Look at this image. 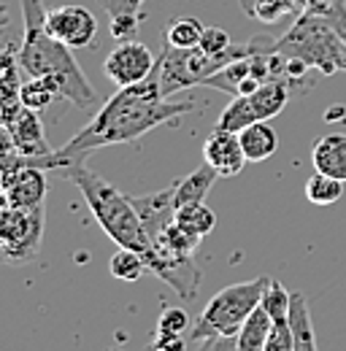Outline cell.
<instances>
[{
  "label": "cell",
  "mask_w": 346,
  "mask_h": 351,
  "mask_svg": "<svg viewBox=\"0 0 346 351\" xmlns=\"http://www.w3.org/2000/svg\"><path fill=\"white\" fill-rule=\"evenodd\" d=\"M346 111L344 108H327L325 111V122H344Z\"/></svg>",
  "instance_id": "obj_35"
},
{
  "label": "cell",
  "mask_w": 346,
  "mask_h": 351,
  "mask_svg": "<svg viewBox=\"0 0 346 351\" xmlns=\"http://www.w3.org/2000/svg\"><path fill=\"white\" fill-rule=\"evenodd\" d=\"M192 108L195 106L189 100L163 97L160 76L157 71H152L143 82L117 89L62 149H54L43 157H22V160L43 171H68L71 165H82L95 149L130 143L165 122L189 114Z\"/></svg>",
  "instance_id": "obj_1"
},
{
  "label": "cell",
  "mask_w": 346,
  "mask_h": 351,
  "mask_svg": "<svg viewBox=\"0 0 346 351\" xmlns=\"http://www.w3.org/2000/svg\"><path fill=\"white\" fill-rule=\"evenodd\" d=\"M216 173L211 165H200V168H195L192 173L187 176V178H181V181H176V195H173V206L176 208H181V206H189V203H203L206 200V195L211 192V186L216 184Z\"/></svg>",
  "instance_id": "obj_15"
},
{
  "label": "cell",
  "mask_w": 346,
  "mask_h": 351,
  "mask_svg": "<svg viewBox=\"0 0 346 351\" xmlns=\"http://www.w3.org/2000/svg\"><path fill=\"white\" fill-rule=\"evenodd\" d=\"M246 97H249V106L255 111V119L268 122V119L279 117L287 108V103L292 97V84L284 82V79H273V82H265L257 92H252Z\"/></svg>",
  "instance_id": "obj_14"
},
{
  "label": "cell",
  "mask_w": 346,
  "mask_h": 351,
  "mask_svg": "<svg viewBox=\"0 0 346 351\" xmlns=\"http://www.w3.org/2000/svg\"><path fill=\"white\" fill-rule=\"evenodd\" d=\"M262 308L270 313V319H281V316H290V308H292V292H287L281 287V281L270 278L265 295H262Z\"/></svg>",
  "instance_id": "obj_26"
},
{
  "label": "cell",
  "mask_w": 346,
  "mask_h": 351,
  "mask_svg": "<svg viewBox=\"0 0 346 351\" xmlns=\"http://www.w3.org/2000/svg\"><path fill=\"white\" fill-rule=\"evenodd\" d=\"M238 138H241V146H244V154L249 162H265L279 149V135L268 122H255V125L244 128L238 132Z\"/></svg>",
  "instance_id": "obj_16"
},
{
  "label": "cell",
  "mask_w": 346,
  "mask_h": 351,
  "mask_svg": "<svg viewBox=\"0 0 346 351\" xmlns=\"http://www.w3.org/2000/svg\"><path fill=\"white\" fill-rule=\"evenodd\" d=\"M241 8L246 11V16L273 25L290 14H303L305 0H241Z\"/></svg>",
  "instance_id": "obj_18"
},
{
  "label": "cell",
  "mask_w": 346,
  "mask_h": 351,
  "mask_svg": "<svg viewBox=\"0 0 346 351\" xmlns=\"http://www.w3.org/2000/svg\"><path fill=\"white\" fill-rule=\"evenodd\" d=\"M19 97H22V106H25V108L43 111L51 100H57V97H60V92H57V87H54L49 79H33V76H30V79L22 84Z\"/></svg>",
  "instance_id": "obj_25"
},
{
  "label": "cell",
  "mask_w": 346,
  "mask_h": 351,
  "mask_svg": "<svg viewBox=\"0 0 346 351\" xmlns=\"http://www.w3.org/2000/svg\"><path fill=\"white\" fill-rule=\"evenodd\" d=\"M200 49L206 51V54H224L233 41H230V33L227 30H222V27H206L203 30V38H200Z\"/></svg>",
  "instance_id": "obj_29"
},
{
  "label": "cell",
  "mask_w": 346,
  "mask_h": 351,
  "mask_svg": "<svg viewBox=\"0 0 346 351\" xmlns=\"http://www.w3.org/2000/svg\"><path fill=\"white\" fill-rule=\"evenodd\" d=\"M290 322H292V332H295V346H292V351H316V335H314L308 303H305V298H303L301 292H292Z\"/></svg>",
  "instance_id": "obj_19"
},
{
  "label": "cell",
  "mask_w": 346,
  "mask_h": 351,
  "mask_svg": "<svg viewBox=\"0 0 346 351\" xmlns=\"http://www.w3.org/2000/svg\"><path fill=\"white\" fill-rule=\"evenodd\" d=\"M270 327H273V319H270V313L262 308V303H260V306L249 313V319L244 322V327L238 330V335H235L238 351H265V341H268V335H270Z\"/></svg>",
  "instance_id": "obj_17"
},
{
  "label": "cell",
  "mask_w": 346,
  "mask_h": 351,
  "mask_svg": "<svg viewBox=\"0 0 346 351\" xmlns=\"http://www.w3.org/2000/svg\"><path fill=\"white\" fill-rule=\"evenodd\" d=\"M5 128L11 132L14 143H16V152L22 157H43L49 152H54L49 143H46V132H43V122L38 117V111L33 108H19L8 122Z\"/></svg>",
  "instance_id": "obj_11"
},
{
  "label": "cell",
  "mask_w": 346,
  "mask_h": 351,
  "mask_svg": "<svg viewBox=\"0 0 346 351\" xmlns=\"http://www.w3.org/2000/svg\"><path fill=\"white\" fill-rule=\"evenodd\" d=\"M97 3L106 14H111V19L114 16H138V8L143 5V0H97Z\"/></svg>",
  "instance_id": "obj_30"
},
{
  "label": "cell",
  "mask_w": 346,
  "mask_h": 351,
  "mask_svg": "<svg viewBox=\"0 0 346 351\" xmlns=\"http://www.w3.org/2000/svg\"><path fill=\"white\" fill-rule=\"evenodd\" d=\"M25 33L22 46L16 51L19 68L33 79H49L62 100H71L76 108L89 111L97 103V92L86 82L76 57L71 54V46L57 41L46 30V8L43 0H19Z\"/></svg>",
  "instance_id": "obj_2"
},
{
  "label": "cell",
  "mask_w": 346,
  "mask_h": 351,
  "mask_svg": "<svg viewBox=\"0 0 346 351\" xmlns=\"http://www.w3.org/2000/svg\"><path fill=\"white\" fill-rule=\"evenodd\" d=\"M344 184L333 176L325 173H314L305 181V200L314 203V206H333L344 197Z\"/></svg>",
  "instance_id": "obj_20"
},
{
  "label": "cell",
  "mask_w": 346,
  "mask_h": 351,
  "mask_svg": "<svg viewBox=\"0 0 346 351\" xmlns=\"http://www.w3.org/2000/svg\"><path fill=\"white\" fill-rule=\"evenodd\" d=\"M65 173L79 186L84 195L86 208L92 211L95 221L103 227V232L119 246V249H132V252H146L149 249V235L141 224L138 211L132 208L130 197H125L114 184H108L103 176L89 171L84 162L71 165Z\"/></svg>",
  "instance_id": "obj_3"
},
{
  "label": "cell",
  "mask_w": 346,
  "mask_h": 351,
  "mask_svg": "<svg viewBox=\"0 0 346 351\" xmlns=\"http://www.w3.org/2000/svg\"><path fill=\"white\" fill-rule=\"evenodd\" d=\"M135 27H138V16H114L111 19V33L119 41H128L130 36L135 33Z\"/></svg>",
  "instance_id": "obj_31"
},
{
  "label": "cell",
  "mask_w": 346,
  "mask_h": 351,
  "mask_svg": "<svg viewBox=\"0 0 346 351\" xmlns=\"http://www.w3.org/2000/svg\"><path fill=\"white\" fill-rule=\"evenodd\" d=\"M19 152H16V143H14V138H11V132L5 125H0V165L3 162H8L11 157H16Z\"/></svg>",
  "instance_id": "obj_32"
},
{
  "label": "cell",
  "mask_w": 346,
  "mask_h": 351,
  "mask_svg": "<svg viewBox=\"0 0 346 351\" xmlns=\"http://www.w3.org/2000/svg\"><path fill=\"white\" fill-rule=\"evenodd\" d=\"M173 195H176V181L171 186L160 189V192H152V195H143V197H130L132 208L138 211L141 224L152 238H157L173 219H176V206H173Z\"/></svg>",
  "instance_id": "obj_12"
},
{
  "label": "cell",
  "mask_w": 346,
  "mask_h": 351,
  "mask_svg": "<svg viewBox=\"0 0 346 351\" xmlns=\"http://www.w3.org/2000/svg\"><path fill=\"white\" fill-rule=\"evenodd\" d=\"M200 351H238L235 346V335L233 338H211V341H203Z\"/></svg>",
  "instance_id": "obj_33"
},
{
  "label": "cell",
  "mask_w": 346,
  "mask_h": 351,
  "mask_svg": "<svg viewBox=\"0 0 346 351\" xmlns=\"http://www.w3.org/2000/svg\"><path fill=\"white\" fill-rule=\"evenodd\" d=\"M0 22H5V8L0 5Z\"/></svg>",
  "instance_id": "obj_36"
},
{
  "label": "cell",
  "mask_w": 346,
  "mask_h": 351,
  "mask_svg": "<svg viewBox=\"0 0 346 351\" xmlns=\"http://www.w3.org/2000/svg\"><path fill=\"white\" fill-rule=\"evenodd\" d=\"M157 65V57L152 54V49L141 41H119L114 46L103 62V73L117 84V87H130L143 82Z\"/></svg>",
  "instance_id": "obj_8"
},
{
  "label": "cell",
  "mask_w": 346,
  "mask_h": 351,
  "mask_svg": "<svg viewBox=\"0 0 346 351\" xmlns=\"http://www.w3.org/2000/svg\"><path fill=\"white\" fill-rule=\"evenodd\" d=\"M276 51L284 57L303 60L322 76L346 71V41L330 22L314 14H298L292 27L276 41Z\"/></svg>",
  "instance_id": "obj_5"
},
{
  "label": "cell",
  "mask_w": 346,
  "mask_h": 351,
  "mask_svg": "<svg viewBox=\"0 0 346 351\" xmlns=\"http://www.w3.org/2000/svg\"><path fill=\"white\" fill-rule=\"evenodd\" d=\"M255 122H257V119H255V111H252V106H249V97H246V95H238V97H233V100L227 103V108L219 114L216 128L230 130V132H241L244 128H249V125H255Z\"/></svg>",
  "instance_id": "obj_23"
},
{
  "label": "cell",
  "mask_w": 346,
  "mask_h": 351,
  "mask_svg": "<svg viewBox=\"0 0 346 351\" xmlns=\"http://www.w3.org/2000/svg\"><path fill=\"white\" fill-rule=\"evenodd\" d=\"M149 351H187L184 349V341L181 338H157Z\"/></svg>",
  "instance_id": "obj_34"
},
{
  "label": "cell",
  "mask_w": 346,
  "mask_h": 351,
  "mask_svg": "<svg viewBox=\"0 0 346 351\" xmlns=\"http://www.w3.org/2000/svg\"><path fill=\"white\" fill-rule=\"evenodd\" d=\"M203 30H206V25L200 19H195V16L173 19L171 25L165 27V44L176 46V49H192V46L200 44Z\"/></svg>",
  "instance_id": "obj_22"
},
{
  "label": "cell",
  "mask_w": 346,
  "mask_h": 351,
  "mask_svg": "<svg viewBox=\"0 0 346 351\" xmlns=\"http://www.w3.org/2000/svg\"><path fill=\"white\" fill-rule=\"evenodd\" d=\"M0 211H3V208H0Z\"/></svg>",
  "instance_id": "obj_37"
},
{
  "label": "cell",
  "mask_w": 346,
  "mask_h": 351,
  "mask_svg": "<svg viewBox=\"0 0 346 351\" xmlns=\"http://www.w3.org/2000/svg\"><path fill=\"white\" fill-rule=\"evenodd\" d=\"M176 224H181V227L189 230L192 235L206 238L216 227V217L206 203H189V206L176 208Z\"/></svg>",
  "instance_id": "obj_21"
},
{
  "label": "cell",
  "mask_w": 346,
  "mask_h": 351,
  "mask_svg": "<svg viewBox=\"0 0 346 351\" xmlns=\"http://www.w3.org/2000/svg\"><path fill=\"white\" fill-rule=\"evenodd\" d=\"M314 171L346 181V132H330L314 143L311 152Z\"/></svg>",
  "instance_id": "obj_13"
},
{
  "label": "cell",
  "mask_w": 346,
  "mask_h": 351,
  "mask_svg": "<svg viewBox=\"0 0 346 351\" xmlns=\"http://www.w3.org/2000/svg\"><path fill=\"white\" fill-rule=\"evenodd\" d=\"M46 30L71 49H84L97 36V19L84 5H60L46 11Z\"/></svg>",
  "instance_id": "obj_9"
},
{
  "label": "cell",
  "mask_w": 346,
  "mask_h": 351,
  "mask_svg": "<svg viewBox=\"0 0 346 351\" xmlns=\"http://www.w3.org/2000/svg\"><path fill=\"white\" fill-rule=\"evenodd\" d=\"M292 346H295V332H292L290 316L273 319L270 335H268V341H265V351H292Z\"/></svg>",
  "instance_id": "obj_28"
},
{
  "label": "cell",
  "mask_w": 346,
  "mask_h": 351,
  "mask_svg": "<svg viewBox=\"0 0 346 351\" xmlns=\"http://www.w3.org/2000/svg\"><path fill=\"white\" fill-rule=\"evenodd\" d=\"M268 41V36H255L246 44H233L224 54H206L200 46L192 49H176V46H163L160 57H157V76H160V89L163 97H173L176 92L189 87H203L216 71H222L224 65L255 54Z\"/></svg>",
  "instance_id": "obj_4"
},
{
  "label": "cell",
  "mask_w": 346,
  "mask_h": 351,
  "mask_svg": "<svg viewBox=\"0 0 346 351\" xmlns=\"http://www.w3.org/2000/svg\"><path fill=\"white\" fill-rule=\"evenodd\" d=\"M270 278L260 276L252 281H238L224 289H219L206 303L203 313L192 324V341L203 343L211 338H233L249 319V313L262 303V295L268 289Z\"/></svg>",
  "instance_id": "obj_6"
},
{
  "label": "cell",
  "mask_w": 346,
  "mask_h": 351,
  "mask_svg": "<svg viewBox=\"0 0 346 351\" xmlns=\"http://www.w3.org/2000/svg\"><path fill=\"white\" fill-rule=\"evenodd\" d=\"M43 206L36 208H3L0 211V260L5 265L30 263L41 249Z\"/></svg>",
  "instance_id": "obj_7"
},
{
  "label": "cell",
  "mask_w": 346,
  "mask_h": 351,
  "mask_svg": "<svg viewBox=\"0 0 346 351\" xmlns=\"http://www.w3.org/2000/svg\"><path fill=\"white\" fill-rule=\"evenodd\" d=\"M203 160L222 178L238 176L244 171V165L249 162L246 154H244V146H241L238 132L222 130V128H214V130L209 132V138L203 143Z\"/></svg>",
  "instance_id": "obj_10"
},
{
  "label": "cell",
  "mask_w": 346,
  "mask_h": 351,
  "mask_svg": "<svg viewBox=\"0 0 346 351\" xmlns=\"http://www.w3.org/2000/svg\"><path fill=\"white\" fill-rule=\"evenodd\" d=\"M189 330V316L181 308H168L163 311L157 322V338H181Z\"/></svg>",
  "instance_id": "obj_27"
},
{
  "label": "cell",
  "mask_w": 346,
  "mask_h": 351,
  "mask_svg": "<svg viewBox=\"0 0 346 351\" xmlns=\"http://www.w3.org/2000/svg\"><path fill=\"white\" fill-rule=\"evenodd\" d=\"M146 260L141 252H132V249H119L111 260H108V273L119 281H138L143 273H146Z\"/></svg>",
  "instance_id": "obj_24"
}]
</instances>
